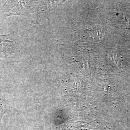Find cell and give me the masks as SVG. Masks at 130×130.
<instances>
[{"label": "cell", "instance_id": "cell-1", "mask_svg": "<svg viewBox=\"0 0 130 130\" xmlns=\"http://www.w3.org/2000/svg\"><path fill=\"white\" fill-rule=\"evenodd\" d=\"M7 111L5 99L0 90V129L3 117Z\"/></svg>", "mask_w": 130, "mask_h": 130}]
</instances>
